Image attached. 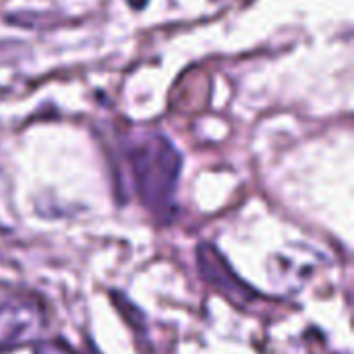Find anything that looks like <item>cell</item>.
Returning a JSON list of instances; mask_svg holds the SVG:
<instances>
[{
	"label": "cell",
	"instance_id": "obj_1",
	"mask_svg": "<svg viewBox=\"0 0 354 354\" xmlns=\"http://www.w3.org/2000/svg\"><path fill=\"white\" fill-rule=\"evenodd\" d=\"M129 166L141 203L156 216H168L183 166L176 147L164 135H147L131 147Z\"/></svg>",
	"mask_w": 354,
	"mask_h": 354
},
{
	"label": "cell",
	"instance_id": "obj_2",
	"mask_svg": "<svg viewBox=\"0 0 354 354\" xmlns=\"http://www.w3.org/2000/svg\"><path fill=\"white\" fill-rule=\"evenodd\" d=\"M46 330V311L23 290L0 288V353L27 346Z\"/></svg>",
	"mask_w": 354,
	"mask_h": 354
},
{
	"label": "cell",
	"instance_id": "obj_3",
	"mask_svg": "<svg viewBox=\"0 0 354 354\" xmlns=\"http://www.w3.org/2000/svg\"><path fill=\"white\" fill-rule=\"evenodd\" d=\"M35 354H73L62 342H44L39 344V348L35 351Z\"/></svg>",
	"mask_w": 354,
	"mask_h": 354
},
{
	"label": "cell",
	"instance_id": "obj_4",
	"mask_svg": "<svg viewBox=\"0 0 354 354\" xmlns=\"http://www.w3.org/2000/svg\"><path fill=\"white\" fill-rule=\"evenodd\" d=\"M135 8H143L145 4H147V0H129Z\"/></svg>",
	"mask_w": 354,
	"mask_h": 354
}]
</instances>
